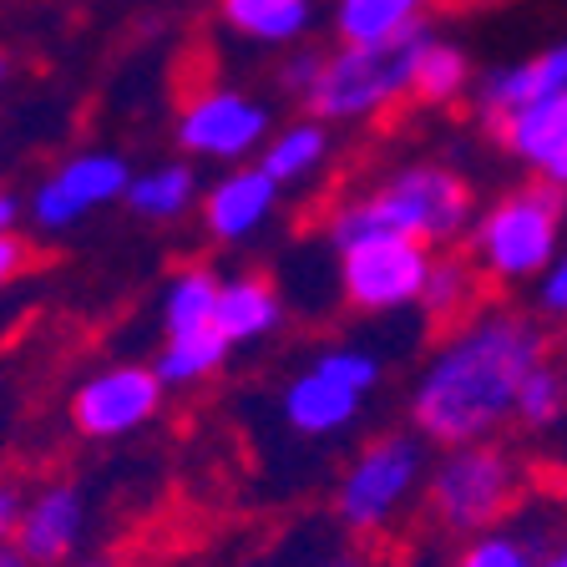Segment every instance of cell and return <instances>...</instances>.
Returning <instances> with one entry per match:
<instances>
[{"label":"cell","instance_id":"35","mask_svg":"<svg viewBox=\"0 0 567 567\" xmlns=\"http://www.w3.org/2000/svg\"><path fill=\"white\" fill-rule=\"evenodd\" d=\"M61 567H122V563H112V557H82V563H61Z\"/></svg>","mask_w":567,"mask_h":567},{"label":"cell","instance_id":"10","mask_svg":"<svg viewBox=\"0 0 567 567\" xmlns=\"http://www.w3.org/2000/svg\"><path fill=\"white\" fill-rule=\"evenodd\" d=\"M274 137V117L259 96L238 92V86H208L188 96L183 117H177V142L188 157L208 163H244L248 153H264Z\"/></svg>","mask_w":567,"mask_h":567},{"label":"cell","instance_id":"13","mask_svg":"<svg viewBox=\"0 0 567 567\" xmlns=\"http://www.w3.org/2000/svg\"><path fill=\"white\" fill-rule=\"evenodd\" d=\"M496 137L522 167L567 193V92L517 106L512 117L496 122Z\"/></svg>","mask_w":567,"mask_h":567},{"label":"cell","instance_id":"2","mask_svg":"<svg viewBox=\"0 0 567 567\" xmlns=\"http://www.w3.org/2000/svg\"><path fill=\"white\" fill-rule=\"evenodd\" d=\"M476 224V203H472V188L461 183L451 167H436V163H411V167H395L385 183H375L370 193L350 198L344 208L330 213V244L334 254L350 248L354 238L365 234H411L431 248H451L461 238L472 234Z\"/></svg>","mask_w":567,"mask_h":567},{"label":"cell","instance_id":"18","mask_svg":"<svg viewBox=\"0 0 567 567\" xmlns=\"http://www.w3.org/2000/svg\"><path fill=\"white\" fill-rule=\"evenodd\" d=\"M218 295H224V279H218L208 264L177 269L163 295V330L167 334L213 330V324H218Z\"/></svg>","mask_w":567,"mask_h":567},{"label":"cell","instance_id":"34","mask_svg":"<svg viewBox=\"0 0 567 567\" xmlns=\"http://www.w3.org/2000/svg\"><path fill=\"white\" fill-rule=\"evenodd\" d=\"M319 567H370L365 557H354V553H334V557H324Z\"/></svg>","mask_w":567,"mask_h":567},{"label":"cell","instance_id":"9","mask_svg":"<svg viewBox=\"0 0 567 567\" xmlns=\"http://www.w3.org/2000/svg\"><path fill=\"white\" fill-rule=\"evenodd\" d=\"M167 380L157 365H106L71 390V425L86 441H122L163 415Z\"/></svg>","mask_w":567,"mask_h":567},{"label":"cell","instance_id":"6","mask_svg":"<svg viewBox=\"0 0 567 567\" xmlns=\"http://www.w3.org/2000/svg\"><path fill=\"white\" fill-rule=\"evenodd\" d=\"M425 476H431V441L421 431H385L354 451L340 472L334 517L360 537L385 532L415 496H425Z\"/></svg>","mask_w":567,"mask_h":567},{"label":"cell","instance_id":"19","mask_svg":"<svg viewBox=\"0 0 567 567\" xmlns=\"http://www.w3.org/2000/svg\"><path fill=\"white\" fill-rule=\"evenodd\" d=\"M228 334L213 324V330H193V334H167L163 350H157V375L167 380V390H193L203 380H213L228 360Z\"/></svg>","mask_w":567,"mask_h":567},{"label":"cell","instance_id":"23","mask_svg":"<svg viewBox=\"0 0 567 567\" xmlns=\"http://www.w3.org/2000/svg\"><path fill=\"white\" fill-rule=\"evenodd\" d=\"M482 305V274L466 254H441L431 279H425V295H421V309L425 319H436L441 330H451L456 319H466L472 309Z\"/></svg>","mask_w":567,"mask_h":567},{"label":"cell","instance_id":"16","mask_svg":"<svg viewBox=\"0 0 567 567\" xmlns=\"http://www.w3.org/2000/svg\"><path fill=\"white\" fill-rule=\"evenodd\" d=\"M284 324V299L264 274H228L218 295V330L228 344H259Z\"/></svg>","mask_w":567,"mask_h":567},{"label":"cell","instance_id":"4","mask_svg":"<svg viewBox=\"0 0 567 567\" xmlns=\"http://www.w3.org/2000/svg\"><path fill=\"white\" fill-rule=\"evenodd\" d=\"M522 496H527V466L512 446H502V436L446 446L425 476V512L441 532H456V537L502 527Z\"/></svg>","mask_w":567,"mask_h":567},{"label":"cell","instance_id":"30","mask_svg":"<svg viewBox=\"0 0 567 567\" xmlns=\"http://www.w3.org/2000/svg\"><path fill=\"white\" fill-rule=\"evenodd\" d=\"M16 517H21V502H16L11 486L0 482V543H6V537H16Z\"/></svg>","mask_w":567,"mask_h":567},{"label":"cell","instance_id":"15","mask_svg":"<svg viewBox=\"0 0 567 567\" xmlns=\"http://www.w3.org/2000/svg\"><path fill=\"white\" fill-rule=\"evenodd\" d=\"M557 92H567V41L563 47H547L543 56L517 61V66L486 71L482 82H476V112L496 127L517 106L543 102V96H557Z\"/></svg>","mask_w":567,"mask_h":567},{"label":"cell","instance_id":"21","mask_svg":"<svg viewBox=\"0 0 567 567\" xmlns=\"http://www.w3.org/2000/svg\"><path fill=\"white\" fill-rule=\"evenodd\" d=\"M193 198H198V173L188 163H157L132 177V188H127V208L137 218H147V224L183 218L193 208Z\"/></svg>","mask_w":567,"mask_h":567},{"label":"cell","instance_id":"32","mask_svg":"<svg viewBox=\"0 0 567 567\" xmlns=\"http://www.w3.org/2000/svg\"><path fill=\"white\" fill-rule=\"evenodd\" d=\"M537 567H567V537L547 543V547H543V557H537Z\"/></svg>","mask_w":567,"mask_h":567},{"label":"cell","instance_id":"28","mask_svg":"<svg viewBox=\"0 0 567 567\" xmlns=\"http://www.w3.org/2000/svg\"><path fill=\"white\" fill-rule=\"evenodd\" d=\"M319 71H324V56H319V51H295V56L284 61V86L299 92V96H309L315 82H319Z\"/></svg>","mask_w":567,"mask_h":567},{"label":"cell","instance_id":"29","mask_svg":"<svg viewBox=\"0 0 567 567\" xmlns=\"http://www.w3.org/2000/svg\"><path fill=\"white\" fill-rule=\"evenodd\" d=\"M31 269V248L21 234H0V289H11L21 274Z\"/></svg>","mask_w":567,"mask_h":567},{"label":"cell","instance_id":"26","mask_svg":"<svg viewBox=\"0 0 567 567\" xmlns=\"http://www.w3.org/2000/svg\"><path fill=\"white\" fill-rule=\"evenodd\" d=\"M537 557H543V553H537L527 537L492 527V532H476V537H466L451 567H537Z\"/></svg>","mask_w":567,"mask_h":567},{"label":"cell","instance_id":"25","mask_svg":"<svg viewBox=\"0 0 567 567\" xmlns=\"http://www.w3.org/2000/svg\"><path fill=\"white\" fill-rule=\"evenodd\" d=\"M466 86H472V61L461 56V47H446V41L431 35V47H425L421 66H415V96L425 106H446Z\"/></svg>","mask_w":567,"mask_h":567},{"label":"cell","instance_id":"14","mask_svg":"<svg viewBox=\"0 0 567 567\" xmlns=\"http://www.w3.org/2000/svg\"><path fill=\"white\" fill-rule=\"evenodd\" d=\"M274 208H279V183L259 163L234 167L203 193V228L218 244H244V238H254L269 224Z\"/></svg>","mask_w":567,"mask_h":567},{"label":"cell","instance_id":"33","mask_svg":"<svg viewBox=\"0 0 567 567\" xmlns=\"http://www.w3.org/2000/svg\"><path fill=\"white\" fill-rule=\"evenodd\" d=\"M0 567H31V563H25V553H21V547H6V543H0Z\"/></svg>","mask_w":567,"mask_h":567},{"label":"cell","instance_id":"36","mask_svg":"<svg viewBox=\"0 0 567 567\" xmlns=\"http://www.w3.org/2000/svg\"><path fill=\"white\" fill-rule=\"evenodd\" d=\"M0 82H6V56H0Z\"/></svg>","mask_w":567,"mask_h":567},{"label":"cell","instance_id":"17","mask_svg":"<svg viewBox=\"0 0 567 567\" xmlns=\"http://www.w3.org/2000/svg\"><path fill=\"white\" fill-rule=\"evenodd\" d=\"M324 163H330V127L319 117H299V122H289V127H279L259 153V167L279 188L309 183Z\"/></svg>","mask_w":567,"mask_h":567},{"label":"cell","instance_id":"7","mask_svg":"<svg viewBox=\"0 0 567 567\" xmlns=\"http://www.w3.org/2000/svg\"><path fill=\"white\" fill-rule=\"evenodd\" d=\"M380 375V354L360 350V344H330L319 350L305 370H299L279 395V411H284V425L299 431L309 441H330L340 431H350L365 411V401L375 395Z\"/></svg>","mask_w":567,"mask_h":567},{"label":"cell","instance_id":"1","mask_svg":"<svg viewBox=\"0 0 567 567\" xmlns=\"http://www.w3.org/2000/svg\"><path fill=\"white\" fill-rule=\"evenodd\" d=\"M553 350L543 315L512 305H476L456 319L441 344L425 354V365L411 380V431L431 446H472L496 441L517 425L522 385Z\"/></svg>","mask_w":567,"mask_h":567},{"label":"cell","instance_id":"20","mask_svg":"<svg viewBox=\"0 0 567 567\" xmlns=\"http://www.w3.org/2000/svg\"><path fill=\"white\" fill-rule=\"evenodd\" d=\"M425 6L431 0H334V31L344 47H375L421 25Z\"/></svg>","mask_w":567,"mask_h":567},{"label":"cell","instance_id":"22","mask_svg":"<svg viewBox=\"0 0 567 567\" xmlns=\"http://www.w3.org/2000/svg\"><path fill=\"white\" fill-rule=\"evenodd\" d=\"M224 21L238 35H254V41H269V47H289L315 21V0H224Z\"/></svg>","mask_w":567,"mask_h":567},{"label":"cell","instance_id":"8","mask_svg":"<svg viewBox=\"0 0 567 567\" xmlns=\"http://www.w3.org/2000/svg\"><path fill=\"white\" fill-rule=\"evenodd\" d=\"M431 269H436L431 244L380 228L340 248V295L360 315H395V309L421 305Z\"/></svg>","mask_w":567,"mask_h":567},{"label":"cell","instance_id":"24","mask_svg":"<svg viewBox=\"0 0 567 567\" xmlns=\"http://www.w3.org/2000/svg\"><path fill=\"white\" fill-rule=\"evenodd\" d=\"M567 421V360L547 354L543 365L527 375L522 385V401H517V425L522 431H557Z\"/></svg>","mask_w":567,"mask_h":567},{"label":"cell","instance_id":"5","mask_svg":"<svg viewBox=\"0 0 567 567\" xmlns=\"http://www.w3.org/2000/svg\"><path fill=\"white\" fill-rule=\"evenodd\" d=\"M431 31L411 25V31L375 41V47H340L324 56L315 92L305 96L309 117L319 122H370L401 96H415V66H421Z\"/></svg>","mask_w":567,"mask_h":567},{"label":"cell","instance_id":"31","mask_svg":"<svg viewBox=\"0 0 567 567\" xmlns=\"http://www.w3.org/2000/svg\"><path fill=\"white\" fill-rule=\"evenodd\" d=\"M21 198H16V193H6L0 188V234H16V224H21Z\"/></svg>","mask_w":567,"mask_h":567},{"label":"cell","instance_id":"11","mask_svg":"<svg viewBox=\"0 0 567 567\" xmlns=\"http://www.w3.org/2000/svg\"><path fill=\"white\" fill-rule=\"evenodd\" d=\"M127 188H132V167L117 153H76L35 188L31 218L35 228L61 234V228H71L92 208H102V203L127 198Z\"/></svg>","mask_w":567,"mask_h":567},{"label":"cell","instance_id":"3","mask_svg":"<svg viewBox=\"0 0 567 567\" xmlns=\"http://www.w3.org/2000/svg\"><path fill=\"white\" fill-rule=\"evenodd\" d=\"M563 228H567V193L537 177L527 188L502 193L486 213H476L472 234H466V259L496 289L537 284L563 254L567 244Z\"/></svg>","mask_w":567,"mask_h":567},{"label":"cell","instance_id":"27","mask_svg":"<svg viewBox=\"0 0 567 567\" xmlns=\"http://www.w3.org/2000/svg\"><path fill=\"white\" fill-rule=\"evenodd\" d=\"M532 289H537V315L553 319V324H567V244L553 259V269L532 284Z\"/></svg>","mask_w":567,"mask_h":567},{"label":"cell","instance_id":"12","mask_svg":"<svg viewBox=\"0 0 567 567\" xmlns=\"http://www.w3.org/2000/svg\"><path fill=\"white\" fill-rule=\"evenodd\" d=\"M86 492L76 482H51L21 502V517H16V537L11 543L25 553L31 567H61L71 563V553L82 547L86 537Z\"/></svg>","mask_w":567,"mask_h":567}]
</instances>
